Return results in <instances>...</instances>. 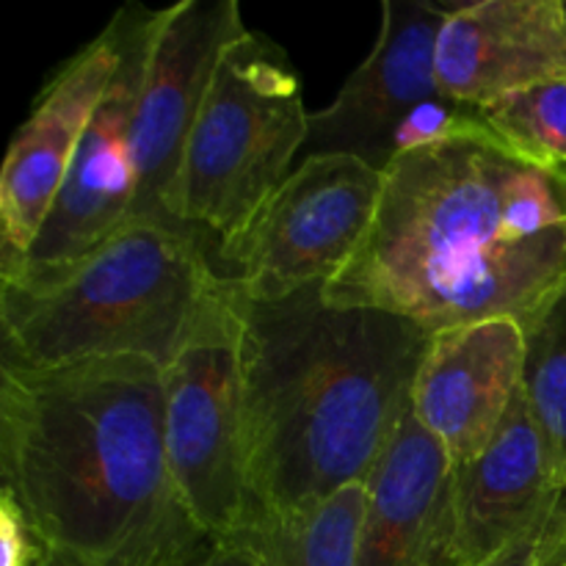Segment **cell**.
<instances>
[{"label":"cell","mask_w":566,"mask_h":566,"mask_svg":"<svg viewBox=\"0 0 566 566\" xmlns=\"http://www.w3.org/2000/svg\"><path fill=\"white\" fill-rule=\"evenodd\" d=\"M53 566H70V564H64V562H55Z\"/></svg>","instance_id":"obj_24"},{"label":"cell","mask_w":566,"mask_h":566,"mask_svg":"<svg viewBox=\"0 0 566 566\" xmlns=\"http://www.w3.org/2000/svg\"><path fill=\"white\" fill-rule=\"evenodd\" d=\"M545 566H566V497L545 539Z\"/></svg>","instance_id":"obj_23"},{"label":"cell","mask_w":566,"mask_h":566,"mask_svg":"<svg viewBox=\"0 0 566 566\" xmlns=\"http://www.w3.org/2000/svg\"><path fill=\"white\" fill-rule=\"evenodd\" d=\"M564 497L523 385L495 440L453 470V564H490L520 542L545 534Z\"/></svg>","instance_id":"obj_14"},{"label":"cell","mask_w":566,"mask_h":566,"mask_svg":"<svg viewBox=\"0 0 566 566\" xmlns=\"http://www.w3.org/2000/svg\"><path fill=\"white\" fill-rule=\"evenodd\" d=\"M492 136L539 166L566 169V77L481 108Z\"/></svg>","instance_id":"obj_18"},{"label":"cell","mask_w":566,"mask_h":566,"mask_svg":"<svg viewBox=\"0 0 566 566\" xmlns=\"http://www.w3.org/2000/svg\"><path fill=\"white\" fill-rule=\"evenodd\" d=\"M453 6L385 0L368 59L348 75L326 108L310 114L307 155H354L374 169L390 166V142L409 111L440 97L437 36Z\"/></svg>","instance_id":"obj_11"},{"label":"cell","mask_w":566,"mask_h":566,"mask_svg":"<svg viewBox=\"0 0 566 566\" xmlns=\"http://www.w3.org/2000/svg\"><path fill=\"white\" fill-rule=\"evenodd\" d=\"M310 114L285 50L247 31L221 53L193 119L171 219L210 232L216 243L241 235L293 175Z\"/></svg>","instance_id":"obj_5"},{"label":"cell","mask_w":566,"mask_h":566,"mask_svg":"<svg viewBox=\"0 0 566 566\" xmlns=\"http://www.w3.org/2000/svg\"><path fill=\"white\" fill-rule=\"evenodd\" d=\"M381 188L385 171L354 155H307L241 235L216 243V265L249 302L324 287L363 247Z\"/></svg>","instance_id":"obj_6"},{"label":"cell","mask_w":566,"mask_h":566,"mask_svg":"<svg viewBox=\"0 0 566 566\" xmlns=\"http://www.w3.org/2000/svg\"><path fill=\"white\" fill-rule=\"evenodd\" d=\"M114 17L122 33L114 81L94 111L36 243L20 263L0 269V276L42 274L75 263L136 216V119L160 9L127 3Z\"/></svg>","instance_id":"obj_8"},{"label":"cell","mask_w":566,"mask_h":566,"mask_svg":"<svg viewBox=\"0 0 566 566\" xmlns=\"http://www.w3.org/2000/svg\"><path fill=\"white\" fill-rule=\"evenodd\" d=\"M368 484H348L326 501L291 512H249L238 542L260 566H354Z\"/></svg>","instance_id":"obj_16"},{"label":"cell","mask_w":566,"mask_h":566,"mask_svg":"<svg viewBox=\"0 0 566 566\" xmlns=\"http://www.w3.org/2000/svg\"><path fill=\"white\" fill-rule=\"evenodd\" d=\"M0 566H53L59 558L36 536L11 492H0Z\"/></svg>","instance_id":"obj_20"},{"label":"cell","mask_w":566,"mask_h":566,"mask_svg":"<svg viewBox=\"0 0 566 566\" xmlns=\"http://www.w3.org/2000/svg\"><path fill=\"white\" fill-rule=\"evenodd\" d=\"M564 11H566V0H564Z\"/></svg>","instance_id":"obj_25"},{"label":"cell","mask_w":566,"mask_h":566,"mask_svg":"<svg viewBox=\"0 0 566 566\" xmlns=\"http://www.w3.org/2000/svg\"><path fill=\"white\" fill-rule=\"evenodd\" d=\"M354 566H457L453 464L412 412L368 481Z\"/></svg>","instance_id":"obj_15"},{"label":"cell","mask_w":566,"mask_h":566,"mask_svg":"<svg viewBox=\"0 0 566 566\" xmlns=\"http://www.w3.org/2000/svg\"><path fill=\"white\" fill-rule=\"evenodd\" d=\"M188 566H260L254 553L243 542H216L208 553L191 562Z\"/></svg>","instance_id":"obj_21"},{"label":"cell","mask_w":566,"mask_h":566,"mask_svg":"<svg viewBox=\"0 0 566 566\" xmlns=\"http://www.w3.org/2000/svg\"><path fill=\"white\" fill-rule=\"evenodd\" d=\"M119 55V22L111 17L50 77L28 119L17 127L0 171V269L20 263L36 243L94 111L114 81Z\"/></svg>","instance_id":"obj_10"},{"label":"cell","mask_w":566,"mask_h":566,"mask_svg":"<svg viewBox=\"0 0 566 566\" xmlns=\"http://www.w3.org/2000/svg\"><path fill=\"white\" fill-rule=\"evenodd\" d=\"M566 77L564 0L453 6L437 36V83L470 108Z\"/></svg>","instance_id":"obj_13"},{"label":"cell","mask_w":566,"mask_h":566,"mask_svg":"<svg viewBox=\"0 0 566 566\" xmlns=\"http://www.w3.org/2000/svg\"><path fill=\"white\" fill-rule=\"evenodd\" d=\"M545 539H547V531L545 534H536L531 536V539L520 542V545H514L512 551L497 556L495 562L479 564V566H545Z\"/></svg>","instance_id":"obj_22"},{"label":"cell","mask_w":566,"mask_h":566,"mask_svg":"<svg viewBox=\"0 0 566 566\" xmlns=\"http://www.w3.org/2000/svg\"><path fill=\"white\" fill-rule=\"evenodd\" d=\"M528 335L512 318L431 335L412 387V415L453 470L479 457L523 390Z\"/></svg>","instance_id":"obj_12"},{"label":"cell","mask_w":566,"mask_h":566,"mask_svg":"<svg viewBox=\"0 0 566 566\" xmlns=\"http://www.w3.org/2000/svg\"><path fill=\"white\" fill-rule=\"evenodd\" d=\"M523 385L551 473L566 495V298L528 335Z\"/></svg>","instance_id":"obj_17"},{"label":"cell","mask_w":566,"mask_h":566,"mask_svg":"<svg viewBox=\"0 0 566 566\" xmlns=\"http://www.w3.org/2000/svg\"><path fill=\"white\" fill-rule=\"evenodd\" d=\"M247 31L235 0H180L160 9L136 119L133 219L175 221L171 197L193 119L221 53Z\"/></svg>","instance_id":"obj_9"},{"label":"cell","mask_w":566,"mask_h":566,"mask_svg":"<svg viewBox=\"0 0 566 566\" xmlns=\"http://www.w3.org/2000/svg\"><path fill=\"white\" fill-rule=\"evenodd\" d=\"M484 119H481L479 108H470V105L457 103V99L446 97H431L426 103H420L418 108L409 111L407 119L396 127L390 142V155L392 160L403 153H412V149L429 147V144L448 142V138L464 136V133L484 130ZM390 160V164H392Z\"/></svg>","instance_id":"obj_19"},{"label":"cell","mask_w":566,"mask_h":566,"mask_svg":"<svg viewBox=\"0 0 566 566\" xmlns=\"http://www.w3.org/2000/svg\"><path fill=\"white\" fill-rule=\"evenodd\" d=\"M0 470L70 566H188L216 545L171 479L164 368L147 357L3 365Z\"/></svg>","instance_id":"obj_2"},{"label":"cell","mask_w":566,"mask_h":566,"mask_svg":"<svg viewBox=\"0 0 566 566\" xmlns=\"http://www.w3.org/2000/svg\"><path fill=\"white\" fill-rule=\"evenodd\" d=\"M171 479L205 534L232 542L249 520L238 287L216 304L180 357L164 368Z\"/></svg>","instance_id":"obj_7"},{"label":"cell","mask_w":566,"mask_h":566,"mask_svg":"<svg viewBox=\"0 0 566 566\" xmlns=\"http://www.w3.org/2000/svg\"><path fill=\"white\" fill-rule=\"evenodd\" d=\"M230 287L210 232L133 219L75 263L0 276L3 365L147 357L166 368Z\"/></svg>","instance_id":"obj_4"},{"label":"cell","mask_w":566,"mask_h":566,"mask_svg":"<svg viewBox=\"0 0 566 566\" xmlns=\"http://www.w3.org/2000/svg\"><path fill=\"white\" fill-rule=\"evenodd\" d=\"M241 310L249 512H291L368 484L412 412L431 332L321 285Z\"/></svg>","instance_id":"obj_3"},{"label":"cell","mask_w":566,"mask_h":566,"mask_svg":"<svg viewBox=\"0 0 566 566\" xmlns=\"http://www.w3.org/2000/svg\"><path fill=\"white\" fill-rule=\"evenodd\" d=\"M321 298L431 335L492 318L534 335L566 298V169L490 127L398 155L363 247Z\"/></svg>","instance_id":"obj_1"}]
</instances>
